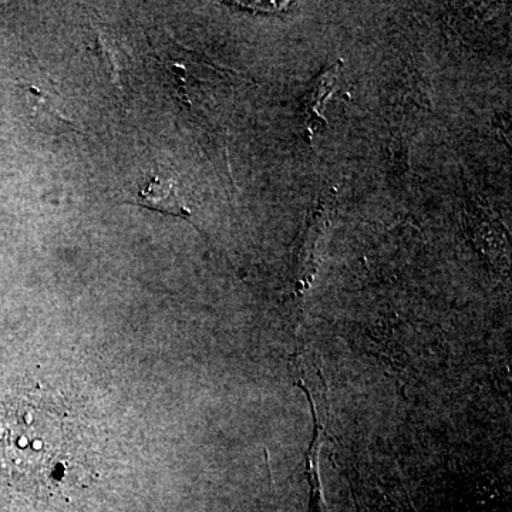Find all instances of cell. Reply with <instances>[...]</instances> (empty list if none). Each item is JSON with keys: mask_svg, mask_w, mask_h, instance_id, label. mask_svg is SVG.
<instances>
[{"mask_svg": "<svg viewBox=\"0 0 512 512\" xmlns=\"http://www.w3.org/2000/svg\"><path fill=\"white\" fill-rule=\"evenodd\" d=\"M340 69H342V62L333 64V66L323 70L313 82L311 92L306 94L305 101H303V117H305L306 130L312 131L325 126V119L320 114V109H322L323 101L335 87Z\"/></svg>", "mask_w": 512, "mask_h": 512, "instance_id": "7a4b0ae2", "label": "cell"}, {"mask_svg": "<svg viewBox=\"0 0 512 512\" xmlns=\"http://www.w3.org/2000/svg\"><path fill=\"white\" fill-rule=\"evenodd\" d=\"M134 202L148 210L191 221L190 211L184 207L183 201L178 197L177 187L171 180H161L160 177L151 178L138 191L137 200Z\"/></svg>", "mask_w": 512, "mask_h": 512, "instance_id": "6da1fadb", "label": "cell"}]
</instances>
